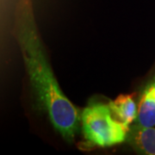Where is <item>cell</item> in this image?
<instances>
[{"mask_svg": "<svg viewBox=\"0 0 155 155\" xmlns=\"http://www.w3.org/2000/svg\"><path fill=\"white\" fill-rule=\"evenodd\" d=\"M137 117L134 123L146 127L155 126V73L141 89L139 96Z\"/></svg>", "mask_w": 155, "mask_h": 155, "instance_id": "obj_3", "label": "cell"}, {"mask_svg": "<svg viewBox=\"0 0 155 155\" xmlns=\"http://www.w3.org/2000/svg\"><path fill=\"white\" fill-rule=\"evenodd\" d=\"M14 36L27 72L35 110L68 143L80 129V114L61 90L39 33L31 0H19L15 11Z\"/></svg>", "mask_w": 155, "mask_h": 155, "instance_id": "obj_1", "label": "cell"}, {"mask_svg": "<svg viewBox=\"0 0 155 155\" xmlns=\"http://www.w3.org/2000/svg\"><path fill=\"white\" fill-rule=\"evenodd\" d=\"M80 127L90 147H107L121 144L129 128L114 116L110 103L91 100L80 114Z\"/></svg>", "mask_w": 155, "mask_h": 155, "instance_id": "obj_2", "label": "cell"}, {"mask_svg": "<svg viewBox=\"0 0 155 155\" xmlns=\"http://www.w3.org/2000/svg\"><path fill=\"white\" fill-rule=\"evenodd\" d=\"M126 140L139 153L155 155L154 127H146L134 123L129 127Z\"/></svg>", "mask_w": 155, "mask_h": 155, "instance_id": "obj_4", "label": "cell"}, {"mask_svg": "<svg viewBox=\"0 0 155 155\" xmlns=\"http://www.w3.org/2000/svg\"><path fill=\"white\" fill-rule=\"evenodd\" d=\"M112 112L116 118L127 127H130L137 117L138 107L133 95H119L114 101L110 102Z\"/></svg>", "mask_w": 155, "mask_h": 155, "instance_id": "obj_5", "label": "cell"}]
</instances>
